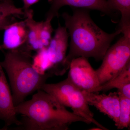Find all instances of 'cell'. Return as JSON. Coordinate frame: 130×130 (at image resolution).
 <instances>
[{"mask_svg": "<svg viewBox=\"0 0 130 130\" xmlns=\"http://www.w3.org/2000/svg\"><path fill=\"white\" fill-rule=\"evenodd\" d=\"M32 56V67L39 74L43 75L46 71H50L53 68V64L51 62L47 53L46 47L36 51Z\"/></svg>", "mask_w": 130, "mask_h": 130, "instance_id": "16", "label": "cell"}, {"mask_svg": "<svg viewBox=\"0 0 130 130\" xmlns=\"http://www.w3.org/2000/svg\"><path fill=\"white\" fill-rule=\"evenodd\" d=\"M113 10L121 14L120 28L130 27V0H106Z\"/></svg>", "mask_w": 130, "mask_h": 130, "instance_id": "17", "label": "cell"}, {"mask_svg": "<svg viewBox=\"0 0 130 130\" xmlns=\"http://www.w3.org/2000/svg\"><path fill=\"white\" fill-rule=\"evenodd\" d=\"M2 50V47L1 45H0V50Z\"/></svg>", "mask_w": 130, "mask_h": 130, "instance_id": "23", "label": "cell"}, {"mask_svg": "<svg viewBox=\"0 0 130 130\" xmlns=\"http://www.w3.org/2000/svg\"><path fill=\"white\" fill-rule=\"evenodd\" d=\"M118 93L120 98V112L118 122L116 126L118 129H122L130 126V98Z\"/></svg>", "mask_w": 130, "mask_h": 130, "instance_id": "18", "label": "cell"}, {"mask_svg": "<svg viewBox=\"0 0 130 130\" xmlns=\"http://www.w3.org/2000/svg\"><path fill=\"white\" fill-rule=\"evenodd\" d=\"M40 0H22L23 3V9L24 12L30 9V7L32 5L37 3Z\"/></svg>", "mask_w": 130, "mask_h": 130, "instance_id": "20", "label": "cell"}, {"mask_svg": "<svg viewBox=\"0 0 130 130\" xmlns=\"http://www.w3.org/2000/svg\"><path fill=\"white\" fill-rule=\"evenodd\" d=\"M68 107L71 108L72 112L77 116L81 117L93 123L103 130H107L94 118V114L89 108L88 104L82 90L77 89L70 95L68 98Z\"/></svg>", "mask_w": 130, "mask_h": 130, "instance_id": "11", "label": "cell"}, {"mask_svg": "<svg viewBox=\"0 0 130 130\" xmlns=\"http://www.w3.org/2000/svg\"><path fill=\"white\" fill-rule=\"evenodd\" d=\"M61 16L70 38V50L62 64L66 71L71 60L77 57L102 60L112 41L122 33L120 28L113 33L105 32L94 22L86 9H75L72 14L64 12Z\"/></svg>", "mask_w": 130, "mask_h": 130, "instance_id": "1", "label": "cell"}, {"mask_svg": "<svg viewBox=\"0 0 130 130\" xmlns=\"http://www.w3.org/2000/svg\"><path fill=\"white\" fill-rule=\"evenodd\" d=\"M51 6L46 15L45 19L52 21L59 16L61 7L66 6L86 9L98 10L108 15H111L113 10L109 6L106 0H48Z\"/></svg>", "mask_w": 130, "mask_h": 130, "instance_id": "8", "label": "cell"}, {"mask_svg": "<svg viewBox=\"0 0 130 130\" xmlns=\"http://www.w3.org/2000/svg\"><path fill=\"white\" fill-rule=\"evenodd\" d=\"M68 77L78 89L82 91L96 93L100 85L96 70L87 58L79 57L71 60Z\"/></svg>", "mask_w": 130, "mask_h": 130, "instance_id": "5", "label": "cell"}, {"mask_svg": "<svg viewBox=\"0 0 130 130\" xmlns=\"http://www.w3.org/2000/svg\"><path fill=\"white\" fill-rule=\"evenodd\" d=\"M31 52L24 49L7 50L4 53L2 66L8 77L13 101L15 107L24 101L26 97L41 89L53 75H41L32 67Z\"/></svg>", "mask_w": 130, "mask_h": 130, "instance_id": "3", "label": "cell"}, {"mask_svg": "<svg viewBox=\"0 0 130 130\" xmlns=\"http://www.w3.org/2000/svg\"><path fill=\"white\" fill-rule=\"evenodd\" d=\"M12 2V0H0V2Z\"/></svg>", "mask_w": 130, "mask_h": 130, "instance_id": "22", "label": "cell"}, {"mask_svg": "<svg viewBox=\"0 0 130 130\" xmlns=\"http://www.w3.org/2000/svg\"><path fill=\"white\" fill-rule=\"evenodd\" d=\"M114 88L118 89V93L130 98V62L117 76L100 85L96 92L106 91Z\"/></svg>", "mask_w": 130, "mask_h": 130, "instance_id": "13", "label": "cell"}, {"mask_svg": "<svg viewBox=\"0 0 130 130\" xmlns=\"http://www.w3.org/2000/svg\"><path fill=\"white\" fill-rule=\"evenodd\" d=\"M82 91L88 105L95 107L100 112L107 115L116 126L118 122L120 112V98L118 93L98 94Z\"/></svg>", "mask_w": 130, "mask_h": 130, "instance_id": "7", "label": "cell"}, {"mask_svg": "<svg viewBox=\"0 0 130 130\" xmlns=\"http://www.w3.org/2000/svg\"><path fill=\"white\" fill-rule=\"evenodd\" d=\"M25 19L28 28V38L25 48L36 52L44 47L40 41V31L42 21H37L34 18V13L30 9L24 12Z\"/></svg>", "mask_w": 130, "mask_h": 130, "instance_id": "12", "label": "cell"}, {"mask_svg": "<svg viewBox=\"0 0 130 130\" xmlns=\"http://www.w3.org/2000/svg\"><path fill=\"white\" fill-rule=\"evenodd\" d=\"M24 15L23 8L17 7L12 2H0V31L4 30L14 21L12 19L13 16Z\"/></svg>", "mask_w": 130, "mask_h": 130, "instance_id": "15", "label": "cell"}, {"mask_svg": "<svg viewBox=\"0 0 130 130\" xmlns=\"http://www.w3.org/2000/svg\"><path fill=\"white\" fill-rule=\"evenodd\" d=\"M51 20L45 19L42 21L40 29V41L44 47L48 46L52 39V35L53 28L51 24Z\"/></svg>", "mask_w": 130, "mask_h": 130, "instance_id": "19", "label": "cell"}, {"mask_svg": "<svg viewBox=\"0 0 130 130\" xmlns=\"http://www.w3.org/2000/svg\"><path fill=\"white\" fill-rule=\"evenodd\" d=\"M77 89L67 77L57 83H46L42 86L41 89L53 96L65 107H68V97Z\"/></svg>", "mask_w": 130, "mask_h": 130, "instance_id": "14", "label": "cell"}, {"mask_svg": "<svg viewBox=\"0 0 130 130\" xmlns=\"http://www.w3.org/2000/svg\"><path fill=\"white\" fill-rule=\"evenodd\" d=\"M123 36L109 47L96 70L102 85L119 74L130 62V29L122 30Z\"/></svg>", "mask_w": 130, "mask_h": 130, "instance_id": "4", "label": "cell"}, {"mask_svg": "<svg viewBox=\"0 0 130 130\" xmlns=\"http://www.w3.org/2000/svg\"><path fill=\"white\" fill-rule=\"evenodd\" d=\"M2 49L14 50L25 47L28 38V28L24 20L13 21L4 30Z\"/></svg>", "mask_w": 130, "mask_h": 130, "instance_id": "10", "label": "cell"}, {"mask_svg": "<svg viewBox=\"0 0 130 130\" xmlns=\"http://www.w3.org/2000/svg\"><path fill=\"white\" fill-rule=\"evenodd\" d=\"M17 115L11 91L0 62V120L5 123V129L12 125H21Z\"/></svg>", "mask_w": 130, "mask_h": 130, "instance_id": "6", "label": "cell"}, {"mask_svg": "<svg viewBox=\"0 0 130 130\" xmlns=\"http://www.w3.org/2000/svg\"><path fill=\"white\" fill-rule=\"evenodd\" d=\"M22 116L20 129L26 130H67L73 123L88 121L69 111L53 96L38 90L30 100L15 107Z\"/></svg>", "mask_w": 130, "mask_h": 130, "instance_id": "2", "label": "cell"}, {"mask_svg": "<svg viewBox=\"0 0 130 130\" xmlns=\"http://www.w3.org/2000/svg\"><path fill=\"white\" fill-rule=\"evenodd\" d=\"M69 37L66 28L59 24L53 37L46 47L48 55L54 66L51 70L59 71L60 65L63 70L62 64L66 56Z\"/></svg>", "mask_w": 130, "mask_h": 130, "instance_id": "9", "label": "cell"}, {"mask_svg": "<svg viewBox=\"0 0 130 130\" xmlns=\"http://www.w3.org/2000/svg\"><path fill=\"white\" fill-rule=\"evenodd\" d=\"M90 130H103L101 128H100V127H96V128H91V129Z\"/></svg>", "mask_w": 130, "mask_h": 130, "instance_id": "21", "label": "cell"}]
</instances>
